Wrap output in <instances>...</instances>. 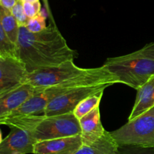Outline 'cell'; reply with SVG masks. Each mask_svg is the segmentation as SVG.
I'll return each instance as SVG.
<instances>
[{
	"mask_svg": "<svg viewBox=\"0 0 154 154\" xmlns=\"http://www.w3.org/2000/svg\"><path fill=\"white\" fill-rule=\"evenodd\" d=\"M16 53L28 73L74 60L76 56V51L69 46L57 26L53 24L38 33L20 27Z\"/></svg>",
	"mask_w": 154,
	"mask_h": 154,
	"instance_id": "obj_1",
	"label": "cell"
},
{
	"mask_svg": "<svg viewBox=\"0 0 154 154\" xmlns=\"http://www.w3.org/2000/svg\"><path fill=\"white\" fill-rule=\"evenodd\" d=\"M103 66L119 83L137 90L154 75V42L130 54L108 58Z\"/></svg>",
	"mask_w": 154,
	"mask_h": 154,
	"instance_id": "obj_2",
	"label": "cell"
},
{
	"mask_svg": "<svg viewBox=\"0 0 154 154\" xmlns=\"http://www.w3.org/2000/svg\"><path fill=\"white\" fill-rule=\"evenodd\" d=\"M110 133L119 146L154 147V107Z\"/></svg>",
	"mask_w": 154,
	"mask_h": 154,
	"instance_id": "obj_3",
	"label": "cell"
},
{
	"mask_svg": "<svg viewBox=\"0 0 154 154\" xmlns=\"http://www.w3.org/2000/svg\"><path fill=\"white\" fill-rule=\"evenodd\" d=\"M81 134L79 119L73 113L44 116L33 131L36 142L72 137Z\"/></svg>",
	"mask_w": 154,
	"mask_h": 154,
	"instance_id": "obj_4",
	"label": "cell"
},
{
	"mask_svg": "<svg viewBox=\"0 0 154 154\" xmlns=\"http://www.w3.org/2000/svg\"><path fill=\"white\" fill-rule=\"evenodd\" d=\"M88 69L79 67L75 65L74 60H68L59 66L28 73L26 83L39 89L45 88L78 76L87 72Z\"/></svg>",
	"mask_w": 154,
	"mask_h": 154,
	"instance_id": "obj_5",
	"label": "cell"
},
{
	"mask_svg": "<svg viewBox=\"0 0 154 154\" xmlns=\"http://www.w3.org/2000/svg\"><path fill=\"white\" fill-rule=\"evenodd\" d=\"M108 86H110L109 85H100L71 89L52 100L45 108L44 115L52 116L73 113L83 100L100 91L105 90Z\"/></svg>",
	"mask_w": 154,
	"mask_h": 154,
	"instance_id": "obj_6",
	"label": "cell"
},
{
	"mask_svg": "<svg viewBox=\"0 0 154 154\" xmlns=\"http://www.w3.org/2000/svg\"><path fill=\"white\" fill-rule=\"evenodd\" d=\"M27 74L17 58L0 56V95L25 84Z\"/></svg>",
	"mask_w": 154,
	"mask_h": 154,
	"instance_id": "obj_7",
	"label": "cell"
},
{
	"mask_svg": "<svg viewBox=\"0 0 154 154\" xmlns=\"http://www.w3.org/2000/svg\"><path fill=\"white\" fill-rule=\"evenodd\" d=\"M7 137L0 143V154L33 153L36 141L32 132L17 127H11Z\"/></svg>",
	"mask_w": 154,
	"mask_h": 154,
	"instance_id": "obj_8",
	"label": "cell"
},
{
	"mask_svg": "<svg viewBox=\"0 0 154 154\" xmlns=\"http://www.w3.org/2000/svg\"><path fill=\"white\" fill-rule=\"evenodd\" d=\"M83 145L81 135L36 142L33 154H70Z\"/></svg>",
	"mask_w": 154,
	"mask_h": 154,
	"instance_id": "obj_9",
	"label": "cell"
},
{
	"mask_svg": "<svg viewBox=\"0 0 154 154\" xmlns=\"http://www.w3.org/2000/svg\"><path fill=\"white\" fill-rule=\"evenodd\" d=\"M38 89L25 83L0 95V119L17 110Z\"/></svg>",
	"mask_w": 154,
	"mask_h": 154,
	"instance_id": "obj_10",
	"label": "cell"
},
{
	"mask_svg": "<svg viewBox=\"0 0 154 154\" xmlns=\"http://www.w3.org/2000/svg\"><path fill=\"white\" fill-rule=\"evenodd\" d=\"M79 122L83 144H92L104 137L107 133L101 121L99 106L81 118Z\"/></svg>",
	"mask_w": 154,
	"mask_h": 154,
	"instance_id": "obj_11",
	"label": "cell"
},
{
	"mask_svg": "<svg viewBox=\"0 0 154 154\" xmlns=\"http://www.w3.org/2000/svg\"><path fill=\"white\" fill-rule=\"evenodd\" d=\"M154 107V75L137 89V95L129 120L145 113Z\"/></svg>",
	"mask_w": 154,
	"mask_h": 154,
	"instance_id": "obj_12",
	"label": "cell"
},
{
	"mask_svg": "<svg viewBox=\"0 0 154 154\" xmlns=\"http://www.w3.org/2000/svg\"><path fill=\"white\" fill-rule=\"evenodd\" d=\"M70 154H120L119 146L109 131L104 137L90 145L83 144L75 152Z\"/></svg>",
	"mask_w": 154,
	"mask_h": 154,
	"instance_id": "obj_13",
	"label": "cell"
},
{
	"mask_svg": "<svg viewBox=\"0 0 154 154\" xmlns=\"http://www.w3.org/2000/svg\"><path fill=\"white\" fill-rule=\"evenodd\" d=\"M0 20L8 39L16 45L19 36L20 26L11 11L2 5H0Z\"/></svg>",
	"mask_w": 154,
	"mask_h": 154,
	"instance_id": "obj_14",
	"label": "cell"
},
{
	"mask_svg": "<svg viewBox=\"0 0 154 154\" xmlns=\"http://www.w3.org/2000/svg\"><path fill=\"white\" fill-rule=\"evenodd\" d=\"M104 91L105 90L100 91L97 92L91 96L87 97L85 99L83 100L74 110L73 113L75 114V116L78 119H80L86 114L94 110L96 107H99L101 100L102 98Z\"/></svg>",
	"mask_w": 154,
	"mask_h": 154,
	"instance_id": "obj_15",
	"label": "cell"
},
{
	"mask_svg": "<svg viewBox=\"0 0 154 154\" xmlns=\"http://www.w3.org/2000/svg\"><path fill=\"white\" fill-rule=\"evenodd\" d=\"M0 56L17 57L16 45H14L8 37L0 20Z\"/></svg>",
	"mask_w": 154,
	"mask_h": 154,
	"instance_id": "obj_16",
	"label": "cell"
},
{
	"mask_svg": "<svg viewBox=\"0 0 154 154\" xmlns=\"http://www.w3.org/2000/svg\"><path fill=\"white\" fill-rule=\"evenodd\" d=\"M29 31L32 33H38L45 30L47 27L46 17L44 14V12L41 11L37 16L30 18L25 26Z\"/></svg>",
	"mask_w": 154,
	"mask_h": 154,
	"instance_id": "obj_17",
	"label": "cell"
},
{
	"mask_svg": "<svg viewBox=\"0 0 154 154\" xmlns=\"http://www.w3.org/2000/svg\"><path fill=\"white\" fill-rule=\"evenodd\" d=\"M10 11L16 19V21H17L20 27H25L26 25L27 22L29 19L26 14L23 8V5L21 0H18L16 4L14 5V6Z\"/></svg>",
	"mask_w": 154,
	"mask_h": 154,
	"instance_id": "obj_18",
	"label": "cell"
},
{
	"mask_svg": "<svg viewBox=\"0 0 154 154\" xmlns=\"http://www.w3.org/2000/svg\"><path fill=\"white\" fill-rule=\"evenodd\" d=\"M119 146V145H118ZM120 154H154V147H143L134 145L119 146Z\"/></svg>",
	"mask_w": 154,
	"mask_h": 154,
	"instance_id": "obj_19",
	"label": "cell"
},
{
	"mask_svg": "<svg viewBox=\"0 0 154 154\" xmlns=\"http://www.w3.org/2000/svg\"><path fill=\"white\" fill-rule=\"evenodd\" d=\"M23 8L29 19L37 16L42 11V5L40 1L35 2H23Z\"/></svg>",
	"mask_w": 154,
	"mask_h": 154,
	"instance_id": "obj_20",
	"label": "cell"
},
{
	"mask_svg": "<svg viewBox=\"0 0 154 154\" xmlns=\"http://www.w3.org/2000/svg\"><path fill=\"white\" fill-rule=\"evenodd\" d=\"M17 1L18 0H0V5L11 10Z\"/></svg>",
	"mask_w": 154,
	"mask_h": 154,
	"instance_id": "obj_21",
	"label": "cell"
},
{
	"mask_svg": "<svg viewBox=\"0 0 154 154\" xmlns=\"http://www.w3.org/2000/svg\"><path fill=\"white\" fill-rule=\"evenodd\" d=\"M39 1V0H21L23 3V2H35Z\"/></svg>",
	"mask_w": 154,
	"mask_h": 154,
	"instance_id": "obj_22",
	"label": "cell"
},
{
	"mask_svg": "<svg viewBox=\"0 0 154 154\" xmlns=\"http://www.w3.org/2000/svg\"><path fill=\"white\" fill-rule=\"evenodd\" d=\"M3 139H2V131H1V129H0V143L2 142Z\"/></svg>",
	"mask_w": 154,
	"mask_h": 154,
	"instance_id": "obj_23",
	"label": "cell"
},
{
	"mask_svg": "<svg viewBox=\"0 0 154 154\" xmlns=\"http://www.w3.org/2000/svg\"><path fill=\"white\" fill-rule=\"evenodd\" d=\"M21 154H25V153H21Z\"/></svg>",
	"mask_w": 154,
	"mask_h": 154,
	"instance_id": "obj_24",
	"label": "cell"
}]
</instances>
